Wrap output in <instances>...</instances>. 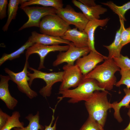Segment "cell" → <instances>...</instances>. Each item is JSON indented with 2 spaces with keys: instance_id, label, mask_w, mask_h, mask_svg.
<instances>
[{
  "instance_id": "obj_1",
  "label": "cell",
  "mask_w": 130,
  "mask_h": 130,
  "mask_svg": "<svg viewBox=\"0 0 130 130\" xmlns=\"http://www.w3.org/2000/svg\"><path fill=\"white\" fill-rule=\"evenodd\" d=\"M120 70L113 59L108 57L103 63L97 65L92 71L84 76L83 78L94 79L97 81L100 87L111 90L116 83L115 74Z\"/></svg>"
},
{
  "instance_id": "obj_2",
  "label": "cell",
  "mask_w": 130,
  "mask_h": 130,
  "mask_svg": "<svg viewBox=\"0 0 130 130\" xmlns=\"http://www.w3.org/2000/svg\"><path fill=\"white\" fill-rule=\"evenodd\" d=\"M108 93L106 90L95 91L85 103L89 116L97 121L103 128L106 121L107 111L111 108V104L107 98Z\"/></svg>"
},
{
  "instance_id": "obj_3",
  "label": "cell",
  "mask_w": 130,
  "mask_h": 130,
  "mask_svg": "<svg viewBox=\"0 0 130 130\" xmlns=\"http://www.w3.org/2000/svg\"><path fill=\"white\" fill-rule=\"evenodd\" d=\"M105 89L100 87L97 81L91 78H84L79 85L74 89L59 91L58 94L62 96L58 98L61 99L64 98H68V102L75 103L82 101L87 100L96 91H104Z\"/></svg>"
},
{
  "instance_id": "obj_4",
  "label": "cell",
  "mask_w": 130,
  "mask_h": 130,
  "mask_svg": "<svg viewBox=\"0 0 130 130\" xmlns=\"http://www.w3.org/2000/svg\"><path fill=\"white\" fill-rule=\"evenodd\" d=\"M39 28L41 33L61 37L71 28L70 25L56 14L43 17L41 20Z\"/></svg>"
},
{
  "instance_id": "obj_5",
  "label": "cell",
  "mask_w": 130,
  "mask_h": 130,
  "mask_svg": "<svg viewBox=\"0 0 130 130\" xmlns=\"http://www.w3.org/2000/svg\"><path fill=\"white\" fill-rule=\"evenodd\" d=\"M28 68L33 72V73L29 72L27 74L30 78L28 83L30 86L33 80L36 78L42 79L46 83V85L41 89L39 91L40 94L44 97L46 98L50 96L52 86L55 83L62 82L63 71L46 73L30 67Z\"/></svg>"
},
{
  "instance_id": "obj_6",
  "label": "cell",
  "mask_w": 130,
  "mask_h": 130,
  "mask_svg": "<svg viewBox=\"0 0 130 130\" xmlns=\"http://www.w3.org/2000/svg\"><path fill=\"white\" fill-rule=\"evenodd\" d=\"M20 8L26 14L28 20L18 31L32 27H39L41 21L43 17L49 15L56 14L57 10L53 7H49L27 6Z\"/></svg>"
},
{
  "instance_id": "obj_7",
  "label": "cell",
  "mask_w": 130,
  "mask_h": 130,
  "mask_svg": "<svg viewBox=\"0 0 130 130\" xmlns=\"http://www.w3.org/2000/svg\"><path fill=\"white\" fill-rule=\"evenodd\" d=\"M28 60H26L23 70L20 72L15 73L7 68L4 70L9 76L11 80L17 84L19 91L26 94L30 99H32L36 97L38 94L30 88L28 83L30 78L27 74L30 72L27 70L29 67Z\"/></svg>"
},
{
  "instance_id": "obj_8",
  "label": "cell",
  "mask_w": 130,
  "mask_h": 130,
  "mask_svg": "<svg viewBox=\"0 0 130 130\" xmlns=\"http://www.w3.org/2000/svg\"><path fill=\"white\" fill-rule=\"evenodd\" d=\"M64 70L62 81L59 86V91L69 89L71 87L76 88L80 84L83 76L77 65L67 64L63 67Z\"/></svg>"
},
{
  "instance_id": "obj_9",
  "label": "cell",
  "mask_w": 130,
  "mask_h": 130,
  "mask_svg": "<svg viewBox=\"0 0 130 130\" xmlns=\"http://www.w3.org/2000/svg\"><path fill=\"white\" fill-rule=\"evenodd\" d=\"M56 14L68 25H74L81 31H84L89 21L82 13L76 12L69 5L65 8L57 10Z\"/></svg>"
},
{
  "instance_id": "obj_10",
  "label": "cell",
  "mask_w": 130,
  "mask_h": 130,
  "mask_svg": "<svg viewBox=\"0 0 130 130\" xmlns=\"http://www.w3.org/2000/svg\"><path fill=\"white\" fill-rule=\"evenodd\" d=\"M69 45L61 46L59 45H46L35 43L26 49L25 56L26 60H28L29 56L34 53L38 54L39 56L40 62L38 69L40 70L45 68L44 63L45 58L50 52L56 51L60 52L66 51L69 49Z\"/></svg>"
},
{
  "instance_id": "obj_11",
  "label": "cell",
  "mask_w": 130,
  "mask_h": 130,
  "mask_svg": "<svg viewBox=\"0 0 130 130\" xmlns=\"http://www.w3.org/2000/svg\"><path fill=\"white\" fill-rule=\"evenodd\" d=\"M91 50L88 46L78 48L73 43L69 45L68 49L64 52H60L52 65L56 67L64 62L70 65H73L74 62L79 58L87 55Z\"/></svg>"
},
{
  "instance_id": "obj_12",
  "label": "cell",
  "mask_w": 130,
  "mask_h": 130,
  "mask_svg": "<svg viewBox=\"0 0 130 130\" xmlns=\"http://www.w3.org/2000/svg\"><path fill=\"white\" fill-rule=\"evenodd\" d=\"M107 58L98 52L91 51L88 54L77 60L75 65L79 67L84 76L93 69L98 63Z\"/></svg>"
},
{
  "instance_id": "obj_13",
  "label": "cell",
  "mask_w": 130,
  "mask_h": 130,
  "mask_svg": "<svg viewBox=\"0 0 130 130\" xmlns=\"http://www.w3.org/2000/svg\"><path fill=\"white\" fill-rule=\"evenodd\" d=\"M28 40L34 43H37L46 45H59L61 44H66L70 45L73 43L61 37L40 34L35 31L32 32L31 35Z\"/></svg>"
},
{
  "instance_id": "obj_14",
  "label": "cell",
  "mask_w": 130,
  "mask_h": 130,
  "mask_svg": "<svg viewBox=\"0 0 130 130\" xmlns=\"http://www.w3.org/2000/svg\"><path fill=\"white\" fill-rule=\"evenodd\" d=\"M0 99L5 104L7 108L13 110L16 106L18 101L11 95L8 88L9 81L11 80L9 76L0 75Z\"/></svg>"
},
{
  "instance_id": "obj_15",
  "label": "cell",
  "mask_w": 130,
  "mask_h": 130,
  "mask_svg": "<svg viewBox=\"0 0 130 130\" xmlns=\"http://www.w3.org/2000/svg\"><path fill=\"white\" fill-rule=\"evenodd\" d=\"M61 38L72 41L76 47L82 48L88 46V38L87 34L84 31L78 30L76 27L68 30Z\"/></svg>"
},
{
  "instance_id": "obj_16",
  "label": "cell",
  "mask_w": 130,
  "mask_h": 130,
  "mask_svg": "<svg viewBox=\"0 0 130 130\" xmlns=\"http://www.w3.org/2000/svg\"><path fill=\"white\" fill-rule=\"evenodd\" d=\"M74 6L79 8L82 12L89 21L95 19H99L100 15L104 13L107 11L106 8L102 7L101 5L89 7L83 4L78 1L72 0Z\"/></svg>"
},
{
  "instance_id": "obj_17",
  "label": "cell",
  "mask_w": 130,
  "mask_h": 130,
  "mask_svg": "<svg viewBox=\"0 0 130 130\" xmlns=\"http://www.w3.org/2000/svg\"><path fill=\"white\" fill-rule=\"evenodd\" d=\"M110 19L107 18L103 19H95L89 21L84 31L87 34L88 38V46L91 51L98 52L95 47L94 33L99 26L104 27L106 25Z\"/></svg>"
},
{
  "instance_id": "obj_18",
  "label": "cell",
  "mask_w": 130,
  "mask_h": 130,
  "mask_svg": "<svg viewBox=\"0 0 130 130\" xmlns=\"http://www.w3.org/2000/svg\"><path fill=\"white\" fill-rule=\"evenodd\" d=\"M120 20V26L119 29L117 31L115 39L113 42L108 46L103 45L109 51L108 57L110 58H118L121 55V52L122 46L121 41V35L124 21Z\"/></svg>"
},
{
  "instance_id": "obj_19",
  "label": "cell",
  "mask_w": 130,
  "mask_h": 130,
  "mask_svg": "<svg viewBox=\"0 0 130 130\" xmlns=\"http://www.w3.org/2000/svg\"><path fill=\"white\" fill-rule=\"evenodd\" d=\"M123 90L125 95L121 100L119 103L115 102L111 104V108H113L114 111V117L119 123H121L123 121L120 114V109L122 107L130 108V88H124Z\"/></svg>"
},
{
  "instance_id": "obj_20",
  "label": "cell",
  "mask_w": 130,
  "mask_h": 130,
  "mask_svg": "<svg viewBox=\"0 0 130 130\" xmlns=\"http://www.w3.org/2000/svg\"><path fill=\"white\" fill-rule=\"evenodd\" d=\"M20 8L34 5H40L44 7H53L57 10L63 8L62 0H30L20 4Z\"/></svg>"
},
{
  "instance_id": "obj_21",
  "label": "cell",
  "mask_w": 130,
  "mask_h": 130,
  "mask_svg": "<svg viewBox=\"0 0 130 130\" xmlns=\"http://www.w3.org/2000/svg\"><path fill=\"white\" fill-rule=\"evenodd\" d=\"M26 0H10L8 4V18L6 23L3 26L2 30L4 31H7L11 21L14 19L17 14L19 4L27 1Z\"/></svg>"
},
{
  "instance_id": "obj_22",
  "label": "cell",
  "mask_w": 130,
  "mask_h": 130,
  "mask_svg": "<svg viewBox=\"0 0 130 130\" xmlns=\"http://www.w3.org/2000/svg\"><path fill=\"white\" fill-rule=\"evenodd\" d=\"M102 4L108 7L112 11L117 14L119 20L126 21L125 15L126 12L130 9V1L121 6H118L112 1L101 2Z\"/></svg>"
},
{
  "instance_id": "obj_23",
  "label": "cell",
  "mask_w": 130,
  "mask_h": 130,
  "mask_svg": "<svg viewBox=\"0 0 130 130\" xmlns=\"http://www.w3.org/2000/svg\"><path fill=\"white\" fill-rule=\"evenodd\" d=\"M39 113L37 111L36 114L33 115L30 114L25 117L29 122L27 126L22 128H14V130H43L44 127L39 124Z\"/></svg>"
},
{
  "instance_id": "obj_24",
  "label": "cell",
  "mask_w": 130,
  "mask_h": 130,
  "mask_svg": "<svg viewBox=\"0 0 130 130\" xmlns=\"http://www.w3.org/2000/svg\"><path fill=\"white\" fill-rule=\"evenodd\" d=\"M34 43L28 40L24 44L16 51L10 54L4 53L0 59V65L7 60H12L19 58L21 54L24 53L25 50L32 46Z\"/></svg>"
},
{
  "instance_id": "obj_25",
  "label": "cell",
  "mask_w": 130,
  "mask_h": 130,
  "mask_svg": "<svg viewBox=\"0 0 130 130\" xmlns=\"http://www.w3.org/2000/svg\"><path fill=\"white\" fill-rule=\"evenodd\" d=\"M20 117V113L18 111L13 112L3 127L0 130H11L14 128L23 127L24 123L19 120Z\"/></svg>"
},
{
  "instance_id": "obj_26",
  "label": "cell",
  "mask_w": 130,
  "mask_h": 130,
  "mask_svg": "<svg viewBox=\"0 0 130 130\" xmlns=\"http://www.w3.org/2000/svg\"><path fill=\"white\" fill-rule=\"evenodd\" d=\"M119 72L121 78L120 80L116 82L115 85L119 87L121 85L124 84L126 86V88H130V70L120 69Z\"/></svg>"
},
{
  "instance_id": "obj_27",
  "label": "cell",
  "mask_w": 130,
  "mask_h": 130,
  "mask_svg": "<svg viewBox=\"0 0 130 130\" xmlns=\"http://www.w3.org/2000/svg\"><path fill=\"white\" fill-rule=\"evenodd\" d=\"M103 128L97 121L89 116L79 130H103Z\"/></svg>"
},
{
  "instance_id": "obj_28",
  "label": "cell",
  "mask_w": 130,
  "mask_h": 130,
  "mask_svg": "<svg viewBox=\"0 0 130 130\" xmlns=\"http://www.w3.org/2000/svg\"><path fill=\"white\" fill-rule=\"evenodd\" d=\"M113 59L120 69L130 70V59L127 56L121 54L119 57L114 58Z\"/></svg>"
},
{
  "instance_id": "obj_29",
  "label": "cell",
  "mask_w": 130,
  "mask_h": 130,
  "mask_svg": "<svg viewBox=\"0 0 130 130\" xmlns=\"http://www.w3.org/2000/svg\"><path fill=\"white\" fill-rule=\"evenodd\" d=\"M121 44L123 47L130 43V26L126 28L124 24L123 25L121 33Z\"/></svg>"
},
{
  "instance_id": "obj_30",
  "label": "cell",
  "mask_w": 130,
  "mask_h": 130,
  "mask_svg": "<svg viewBox=\"0 0 130 130\" xmlns=\"http://www.w3.org/2000/svg\"><path fill=\"white\" fill-rule=\"evenodd\" d=\"M8 3L7 0H0V19L2 20L6 16V9Z\"/></svg>"
},
{
  "instance_id": "obj_31",
  "label": "cell",
  "mask_w": 130,
  "mask_h": 130,
  "mask_svg": "<svg viewBox=\"0 0 130 130\" xmlns=\"http://www.w3.org/2000/svg\"><path fill=\"white\" fill-rule=\"evenodd\" d=\"M10 116L4 112L0 110V130H1L6 124Z\"/></svg>"
},
{
  "instance_id": "obj_32",
  "label": "cell",
  "mask_w": 130,
  "mask_h": 130,
  "mask_svg": "<svg viewBox=\"0 0 130 130\" xmlns=\"http://www.w3.org/2000/svg\"><path fill=\"white\" fill-rule=\"evenodd\" d=\"M52 110L53 111V115L52 116V118L51 121L49 125L45 126V128L43 130H56V122L58 118V117L56 119L53 125V126H52V123L55 119L54 113L55 111V109H52Z\"/></svg>"
},
{
  "instance_id": "obj_33",
  "label": "cell",
  "mask_w": 130,
  "mask_h": 130,
  "mask_svg": "<svg viewBox=\"0 0 130 130\" xmlns=\"http://www.w3.org/2000/svg\"><path fill=\"white\" fill-rule=\"evenodd\" d=\"M78 1L88 6H92L97 5L94 0H79Z\"/></svg>"
},
{
  "instance_id": "obj_34",
  "label": "cell",
  "mask_w": 130,
  "mask_h": 130,
  "mask_svg": "<svg viewBox=\"0 0 130 130\" xmlns=\"http://www.w3.org/2000/svg\"><path fill=\"white\" fill-rule=\"evenodd\" d=\"M127 114L129 117L130 118V122L129 123L126 128L124 129L121 130H130V108L129 109L127 113Z\"/></svg>"
},
{
  "instance_id": "obj_35",
  "label": "cell",
  "mask_w": 130,
  "mask_h": 130,
  "mask_svg": "<svg viewBox=\"0 0 130 130\" xmlns=\"http://www.w3.org/2000/svg\"><path fill=\"white\" fill-rule=\"evenodd\" d=\"M103 130H104V129Z\"/></svg>"
}]
</instances>
